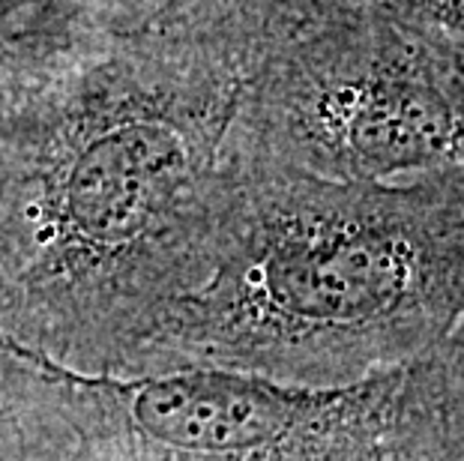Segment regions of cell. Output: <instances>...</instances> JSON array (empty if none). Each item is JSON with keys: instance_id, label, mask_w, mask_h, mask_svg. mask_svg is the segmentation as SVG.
<instances>
[{"instance_id": "277c9868", "label": "cell", "mask_w": 464, "mask_h": 461, "mask_svg": "<svg viewBox=\"0 0 464 461\" xmlns=\"http://www.w3.org/2000/svg\"><path fill=\"white\" fill-rule=\"evenodd\" d=\"M401 371L344 387L222 369L72 378L111 461H401Z\"/></svg>"}, {"instance_id": "52a82bcc", "label": "cell", "mask_w": 464, "mask_h": 461, "mask_svg": "<svg viewBox=\"0 0 464 461\" xmlns=\"http://www.w3.org/2000/svg\"><path fill=\"white\" fill-rule=\"evenodd\" d=\"M362 4L381 6L408 22L464 39V0H362Z\"/></svg>"}, {"instance_id": "3957f363", "label": "cell", "mask_w": 464, "mask_h": 461, "mask_svg": "<svg viewBox=\"0 0 464 461\" xmlns=\"http://www.w3.org/2000/svg\"><path fill=\"white\" fill-rule=\"evenodd\" d=\"M225 156L335 183L464 171V39L362 0H282Z\"/></svg>"}, {"instance_id": "7a4b0ae2", "label": "cell", "mask_w": 464, "mask_h": 461, "mask_svg": "<svg viewBox=\"0 0 464 461\" xmlns=\"http://www.w3.org/2000/svg\"><path fill=\"white\" fill-rule=\"evenodd\" d=\"M461 318L464 171L335 183L225 156L201 279L126 378L344 387L429 354Z\"/></svg>"}, {"instance_id": "8992f818", "label": "cell", "mask_w": 464, "mask_h": 461, "mask_svg": "<svg viewBox=\"0 0 464 461\" xmlns=\"http://www.w3.org/2000/svg\"><path fill=\"white\" fill-rule=\"evenodd\" d=\"M401 461H464V318L429 354L404 362Z\"/></svg>"}, {"instance_id": "6da1fadb", "label": "cell", "mask_w": 464, "mask_h": 461, "mask_svg": "<svg viewBox=\"0 0 464 461\" xmlns=\"http://www.w3.org/2000/svg\"><path fill=\"white\" fill-rule=\"evenodd\" d=\"M243 75L228 48L150 34L0 91V348L130 375L201 279Z\"/></svg>"}, {"instance_id": "5b68a950", "label": "cell", "mask_w": 464, "mask_h": 461, "mask_svg": "<svg viewBox=\"0 0 464 461\" xmlns=\"http://www.w3.org/2000/svg\"><path fill=\"white\" fill-rule=\"evenodd\" d=\"M0 461H111L66 369L0 348Z\"/></svg>"}]
</instances>
